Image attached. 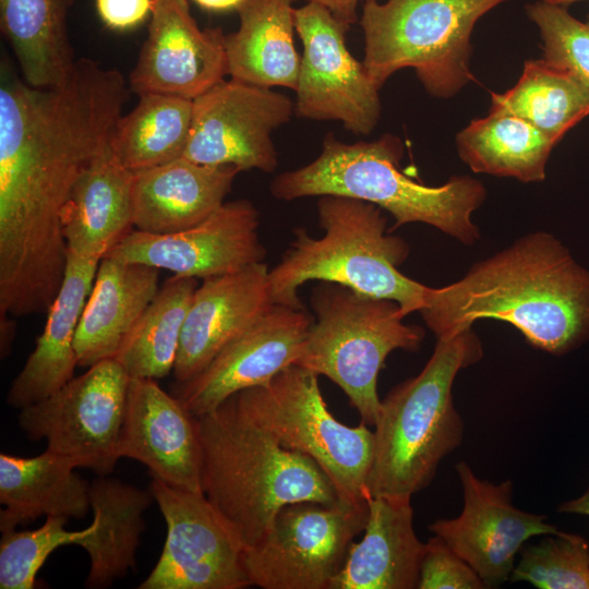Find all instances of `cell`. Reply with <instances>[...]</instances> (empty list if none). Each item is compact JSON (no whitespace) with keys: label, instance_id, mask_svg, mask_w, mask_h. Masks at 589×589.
Instances as JSON below:
<instances>
[{"label":"cell","instance_id":"cell-25","mask_svg":"<svg viewBox=\"0 0 589 589\" xmlns=\"http://www.w3.org/2000/svg\"><path fill=\"white\" fill-rule=\"evenodd\" d=\"M132 178L109 142L81 173L63 208L68 253L101 260L132 230Z\"/></svg>","mask_w":589,"mask_h":589},{"label":"cell","instance_id":"cell-7","mask_svg":"<svg viewBox=\"0 0 589 589\" xmlns=\"http://www.w3.org/2000/svg\"><path fill=\"white\" fill-rule=\"evenodd\" d=\"M313 318L294 364L324 375L348 396L361 421L374 425L381 399L377 376L397 349L417 351L424 330L404 323L399 304L320 281L311 294Z\"/></svg>","mask_w":589,"mask_h":589},{"label":"cell","instance_id":"cell-41","mask_svg":"<svg viewBox=\"0 0 589 589\" xmlns=\"http://www.w3.org/2000/svg\"><path fill=\"white\" fill-rule=\"evenodd\" d=\"M557 510L560 513L589 516V488L580 496L561 504Z\"/></svg>","mask_w":589,"mask_h":589},{"label":"cell","instance_id":"cell-23","mask_svg":"<svg viewBox=\"0 0 589 589\" xmlns=\"http://www.w3.org/2000/svg\"><path fill=\"white\" fill-rule=\"evenodd\" d=\"M100 260L68 253L64 277L36 346L12 381L7 402L22 409L50 396L73 378L76 327L92 291Z\"/></svg>","mask_w":589,"mask_h":589},{"label":"cell","instance_id":"cell-35","mask_svg":"<svg viewBox=\"0 0 589 589\" xmlns=\"http://www.w3.org/2000/svg\"><path fill=\"white\" fill-rule=\"evenodd\" d=\"M69 518L46 516L37 529L3 531L0 540V588L33 589L36 575L48 556L61 545L79 544L94 529L92 522L83 530L64 528Z\"/></svg>","mask_w":589,"mask_h":589},{"label":"cell","instance_id":"cell-12","mask_svg":"<svg viewBox=\"0 0 589 589\" xmlns=\"http://www.w3.org/2000/svg\"><path fill=\"white\" fill-rule=\"evenodd\" d=\"M149 491L166 521L161 554L140 589H242L251 586L244 548L204 493L153 479Z\"/></svg>","mask_w":589,"mask_h":589},{"label":"cell","instance_id":"cell-31","mask_svg":"<svg viewBox=\"0 0 589 589\" xmlns=\"http://www.w3.org/2000/svg\"><path fill=\"white\" fill-rule=\"evenodd\" d=\"M490 110L521 118L557 144L589 115V91L567 71L530 59L512 88L491 93Z\"/></svg>","mask_w":589,"mask_h":589},{"label":"cell","instance_id":"cell-27","mask_svg":"<svg viewBox=\"0 0 589 589\" xmlns=\"http://www.w3.org/2000/svg\"><path fill=\"white\" fill-rule=\"evenodd\" d=\"M297 0H244L237 9L239 28L225 35L232 80L296 91L301 58L294 46L292 4Z\"/></svg>","mask_w":589,"mask_h":589},{"label":"cell","instance_id":"cell-14","mask_svg":"<svg viewBox=\"0 0 589 589\" xmlns=\"http://www.w3.org/2000/svg\"><path fill=\"white\" fill-rule=\"evenodd\" d=\"M293 111L287 95L232 79L221 81L193 99L182 157L205 166L273 172L278 156L272 132L288 122Z\"/></svg>","mask_w":589,"mask_h":589},{"label":"cell","instance_id":"cell-38","mask_svg":"<svg viewBox=\"0 0 589 589\" xmlns=\"http://www.w3.org/2000/svg\"><path fill=\"white\" fill-rule=\"evenodd\" d=\"M153 0H96L104 24L115 31H128L143 23L152 12Z\"/></svg>","mask_w":589,"mask_h":589},{"label":"cell","instance_id":"cell-17","mask_svg":"<svg viewBox=\"0 0 589 589\" xmlns=\"http://www.w3.org/2000/svg\"><path fill=\"white\" fill-rule=\"evenodd\" d=\"M312 321L304 308L273 303L201 373L175 383L172 394L200 417L240 390L266 385L296 363Z\"/></svg>","mask_w":589,"mask_h":589},{"label":"cell","instance_id":"cell-34","mask_svg":"<svg viewBox=\"0 0 589 589\" xmlns=\"http://www.w3.org/2000/svg\"><path fill=\"white\" fill-rule=\"evenodd\" d=\"M540 589H589V544L580 536L557 531L521 549L509 577Z\"/></svg>","mask_w":589,"mask_h":589},{"label":"cell","instance_id":"cell-10","mask_svg":"<svg viewBox=\"0 0 589 589\" xmlns=\"http://www.w3.org/2000/svg\"><path fill=\"white\" fill-rule=\"evenodd\" d=\"M368 503L297 502L283 507L265 536L244 550L251 582L263 589H329L356 536L364 530Z\"/></svg>","mask_w":589,"mask_h":589},{"label":"cell","instance_id":"cell-21","mask_svg":"<svg viewBox=\"0 0 589 589\" xmlns=\"http://www.w3.org/2000/svg\"><path fill=\"white\" fill-rule=\"evenodd\" d=\"M239 172L232 166H205L183 157L133 171V227L166 235L202 221L225 203Z\"/></svg>","mask_w":589,"mask_h":589},{"label":"cell","instance_id":"cell-4","mask_svg":"<svg viewBox=\"0 0 589 589\" xmlns=\"http://www.w3.org/2000/svg\"><path fill=\"white\" fill-rule=\"evenodd\" d=\"M402 155V142L393 134L348 144L328 133L318 157L278 175L271 192L283 201L322 195L365 201L388 212L395 228L422 223L462 244H474L480 231L472 214L486 197L482 182L470 176H453L442 185H425L400 169Z\"/></svg>","mask_w":589,"mask_h":589},{"label":"cell","instance_id":"cell-13","mask_svg":"<svg viewBox=\"0 0 589 589\" xmlns=\"http://www.w3.org/2000/svg\"><path fill=\"white\" fill-rule=\"evenodd\" d=\"M293 19L303 45L296 113L311 120L340 121L354 134H370L381 118L380 88L348 50L346 33L350 26L315 2L294 8Z\"/></svg>","mask_w":589,"mask_h":589},{"label":"cell","instance_id":"cell-42","mask_svg":"<svg viewBox=\"0 0 589 589\" xmlns=\"http://www.w3.org/2000/svg\"><path fill=\"white\" fill-rule=\"evenodd\" d=\"M202 9L208 11H227L238 9L244 0H193Z\"/></svg>","mask_w":589,"mask_h":589},{"label":"cell","instance_id":"cell-19","mask_svg":"<svg viewBox=\"0 0 589 589\" xmlns=\"http://www.w3.org/2000/svg\"><path fill=\"white\" fill-rule=\"evenodd\" d=\"M119 453L145 465L153 479L203 493L196 417L156 380L130 377Z\"/></svg>","mask_w":589,"mask_h":589},{"label":"cell","instance_id":"cell-3","mask_svg":"<svg viewBox=\"0 0 589 589\" xmlns=\"http://www.w3.org/2000/svg\"><path fill=\"white\" fill-rule=\"evenodd\" d=\"M196 420L203 493L244 550L265 536L286 505L338 501L324 471L311 458L281 446L233 395Z\"/></svg>","mask_w":589,"mask_h":589},{"label":"cell","instance_id":"cell-29","mask_svg":"<svg viewBox=\"0 0 589 589\" xmlns=\"http://www.w3.org/2000/svg\"><path fill=\"white\" fill-rule=\"evenodd\" d=\"M74 0H0L1 32L24 81L38 88L62 84L75 64L67 19Z\"/></svg>","mask_w":589,"mask_h":589},{"label":"cell","instance_id":"cell-2","mask_svg":"<svg viewBox=\"0 0 589 589\" xmlns=\"http://www.w3.org/2000/svg\"><path fill=\"white\" fill-rule=\"evenodd\" d=\"M436 339L480 320L509 323L534 348L565 354L589 339V271L552 233L534 231L430 287L419 312Z\"/></svg>","mask_w":589,"mask_h":589},{"label":"cell","instance_id":"cell-20","mask_svg":"<svg viewBox=\"0 0 589 589\" xmlns=\"http://www.w3.org/2000/svg\"><path fill=\"white\" fill-rule=\"evenodd\" d=\"M272 304L264 263L203 279L185 315L173 366L176 383L201 373Z\"/></svg>","mask_w":589,"mask_h":589},{"label":"cell","instance_id":"cell-5","mask_svg":"<svg viewBox=\"0 0 589 589\" xmlns=\"http://www.w3.org/2000/svg\"><path fill=\"white\" fill-rule=\"evenodd\" d=\"M316 206L318 226L324 233L313 238L303 228L294 230L289 249L268 269L273 303L303 308L299 287L318 280L393 300L405 317L420 312L430 287L398 269L408 257L409 245L402 238L387 232V218L382 209L339 195L318 196Z\"/></svg>","mask_w":589,"mask_h":589},{"label":"cell","instance_id":"cell-32","mask_svg":"<svg viewBox=\"0 0 589 589\" xmlns=\"http://www.w3.org/2000/svg\"><path fill=\"white\" fill-rule=\"evenodd\" d=\"M139 96L134 109L117 121L110 140L112 152L131 171L182 157L193 117V99L157 93Z\"/></svg>","mask_w":589,"mask_h":589},{"label":"cell","instance_id":"cell-1","mask_svg":"<svg viewBox=\"0 0 589 589\" xmlns=\"http://www.w3.org/2000/svg\"><path fill=\"white\" fill-rule=\"evenodd\" d=\"M129 97L122 74L81 58L68 79L38 88L2 58L0 196L36 212L62 209L93 159L109 144Z\"/></svg>","mask_w":589,"mask_h":589},{"label":"cell","instance_id":"cell-24","mask_svg":"<svg viewBox=\"0 0 589 589\" xmlns=\"http://www.w3.org/2000/svg\"><path fill=\"white\" fill-rule=\"evenodd\" d=\"M156 267L103 257L74 338L77 365L115 359L124 339L156 297Z\"/></svg>","mask_w":589,"mask_h":589},{"label":"cell","instance_id":"cell-28","mask_svg":"<svg viewBox=\"0 0 589 589\" xmlns=\"http://www.w3.org/2000/svg\"><path fill=\"white\" fill-rule=\"evenodd\" d=\"M153 500L151 491L107 476L89 483L94 529L77 544L89 557L86 587L110 586L135 566L143 513Z\"/></svg>","mask_w":589,"mask_h":589},{"label":"cell","instance_id":"cell-8","mask_svg":"<svg viewBox=\"0 0 589 589\" xmlns=\"http://www.w3.org/2000/svg\"><path fill=\"white\" fill-rule=\"evenodd\" d=\"M509 0H364L360 25L364 69L381 89L396 71L412 68L425 91L450 98L472 79L476 23Z\"/></svg>","mask_w":589,"mask_h":589},{"label":"cell","instance_id":"cell-11","mask_svg":"<svg viewBox=\"0 0 589 589\" xmlns=\"http://www.w3.org/2000/svg\"><path fill=\"white\" fill-rule=\"evenodd\" d=\"M130 376L116 359L100 361L57 392L20 409L19 425L32 441L71 458L77 468L109 474L119 444Z\"/></svg>","mask_w":589,"mask_h":589},{"label":"cell","instance_id":"cell-6","mask_svg":"<svg viewBox=\"0 0 589 589\" xmlns=\"http://www.w3.org/2000/svg\"><path fill=\"white\" fill-rule=\"evenodd\" d=\"M483 356L472 327L436 339L422 371L381 400L369 496L410 497L433 480L440 462L462 442L464 423L453 399L454 381Z\"/></svg>","mask_w":589,"mask_h":589},{"label":"cell","instance_id":"cell-22","mask_svg":"<svg viewBox=\"0 0 589 589\" xmlns=\"http://www.w3.org/2000/svg\"><path fill=\"white\" fill-rule=\"evenodd\" d=\"M410 497L369 496L364 536L352 542L329 589L417 588L424 543L413 529Z\"/></svg>","mask_w":589,"mask_h":589},{"label":"cell","instance_id":"cell-37","mask_svg":"<svg viewBox=\"0 0 589 589\" xmlns=\"http://www.w3.org/2000/svg\"><path fill=\"white\" fill-rule=\"evenodd\" d=\"M419 589L486 588L477 572L437 536L424 543Z\"/></svg>","mask_w":589,"mask_h":589},{"label":"cell","instance_id":"cell-15","mask_svg":"<svg viewBox=\"0 0 589 589\" xmlns=\"http://www.w3.org/2000/svg\"><path fill=\"white\" fill-rule=\"evenodd\" d=\"M259 226L260 214L253 203L236 200L176 232L131 230L104 257L206 279L263 263L266 250L260 240Z\"/></svg>","mask_w":589,"mask_h":589},{"label":"cell","instance_id":"cell-9","mask_svg":"<svg viewBox=\"0 0 589 589\" xmlns=\"http://www.w3.org/2000/svg\"><path fill=\"white\" fill-rule=\"evenodd\" d=\"M233 396L281 446L311 458L330 480L338 500L368 503L374 433L362 421L348 426L330 413L317 374L292 364L266 385Z\"/></svg>","mask_w":589,"mask_h":589},{"label":"cell","instance_id":"cell-18","mask_svg":"<svg viewBox=\"0 0 589 589\" xmlns=\"http://www.w3.org/2000/svg\"><path fill=\"white\" fill-rule=\"evenodd\" d=\"M221 28L201 29L187 0H153L148 35L130 73L132 92L195 99L228 74Z\"/></svg>","mask_w":589,"mask_h":589},{"label":"cell","instance_id":"cell-33","mask_svg":"<svg viewBox=\"0 0 589 589\" xmlns=\"http://www.w3.org/2000/svg\"><path fill=\"white\" fill-rule=\"evenodd\" d=\"M197 279L173 275L159 288L115 359L130 377L158 380L173 371Z\"/></svg>","mask_w":589,"mask_h":589},{"label":"cell","instance_id":"cell-39","mask_svg":"<svg viewBox=\"0 0 589 589\" xmlns=\"http://www.w3.org/2000/svg\"><path fill=\"white\" fill-rule=\"evenodd\" d=\"M327 8L340 22L351 25L358 21L357 7L360 0H305Z\"/></svg>","mask_w":589,"mask_h":589},{"label":"cell","instance_id":"cell-36","mask_svg":"<svg viewBox=\"0 0 589 589\" xmlns=\"http://www.w3.org/2000/svg\"><path fill=\"white\" fill-rule=\"evenodd\" d=\"M526 13L539 29L542 59L567 71L589 91V13L582 22L566 7L542 0L528 3Z\"/></svg>","mask_w":589,"mask_h":589},{"label":"cell","instance_id":"cell-40","mask_svg":"<svg viewBox=\"0 0 589 589\" xmlns=\"http://www.w3.org/2000/svg\"><path fill=\"white\" fill-rule=\"evenodd\" d=\"M16 335L15 317L0 313V357L5 359L10 356Z\"/></svg>","mask_w":589,"mask_h":589},{"label":"cell","instance_id":"cell-43","mask_svg":"<svg viewBox=\"0 0 589 589\" xmlns=\"http://www.w3.org/2000/svg\"><path fill=\"white\" fill-rule=\"evenodd\" d=\"M546 3H551V4H557V5H563V7H567L574 2H578V1H581V0H542Z\"/></svg>","mask_w":589,"mask_h":589},{"label":"cell","instance_id":"cell-26","mask_svg":"<svg viewBox=\"0 0 589 589\" xmlns=\"http://www.w3.org/2000/svg\"><path fill=\"white\" fill-rule=\"evenodd\" d=\"M75 462L46 449L35 457L0 454L1 532L40 516L83 518L91 508L89 483Z\"/></svg>","mask_w":589,"mask_h":589},{"label":"cell","instance_id":"cell-30","mask_svg":"<svg viewBox=\"0 0 589 589\" xmlns=\"http://www.w3.org/2000/svg\"><path fill=\"white\" fill-rule=\"evenodd\" d=\"M555 145L526 120L491 110L488 116L471 120L456 136L458 155L473 172L520 182L545 179Z\"/></svg>","mask_w":589,"mask_h":589},{"label":"cell","instance_id":"cell-16","mask_svg":"<svg viewBox=\"0 0 589 589\" xmlns=\"http://www.w3.org/2000/svg\"><path fill=\"white\" fill-rule=\"evenodd\" d=\"M464 507L450 519H437L430 531L444 540L480 576L486 588L509 579L517 553L536 536L557 532L546 516L512 504L510 480L494 484L478 478L466 461L456 466Z\"/></svg>","mask_w":589,"mask_h":589}]
</instances>
